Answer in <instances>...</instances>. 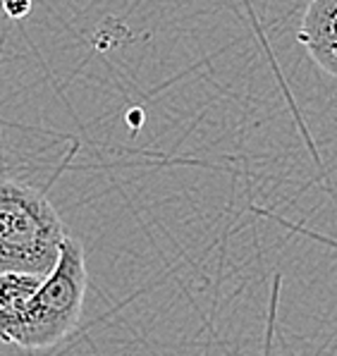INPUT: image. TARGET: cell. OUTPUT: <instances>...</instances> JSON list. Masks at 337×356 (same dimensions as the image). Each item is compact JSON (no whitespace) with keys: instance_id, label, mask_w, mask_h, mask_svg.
I'll use <instances>...</instances> for the list:
<instances>
[{"instance_id":"3957f363","label":"cell","mask_w":337,"mask_h":356,"mask_svg":"<svg viewBox=\"0 0 337 356\" xmlns=\"http://www.w3.org/2000/svg\"><path fill=\"white\" fill-rule=\"evenodd\" d=\"M337 0H309L297 31V41L323 74H337Z\"/></svg>"},{"instance_id":"7a4b0ae2","label":"cell","mask_w":337,"mask_h":356,"mask_svg":"<svg viewBox=\"0 0 337 356\" xmlns=\"http://www.w3.org/2000/svg\"><path fill=\"white\" fill-rule=\"evenodd\" d=\"M67 229L36 187L0 177V273L46 277L53 270Z\"/></svg>"},{"instance_id":"6da1fadb","label":"cell","mask_w":337,"mask_h":356,"mask_svg":"<svg viewBox=\"0 0 337 356\" xmlns=\"http://www.w3.org/2000/svg\"><path fill=\"white\" fill-rule=\"evenodd\" d=\"M86 284L89 270L84 246L67 234L53 270L41 280L24 314L3 332L0 342L22 349H51L60 344L77 327Z\"/></svg>"},{"instance_id":"277c9868","label":"cell","mask_w":337,"mask_h":356,"mask_svg":"<svg viewBox=\"0 0 337 356\" xmlns=\"http://www.w3.org/2000/svg\"><path fill=\"white\" fill-rule=\"evenodd\" d=\"M41 280L43 277L29 273H0V337L24 314Z\"/></svg>"},{"instance_id":"5b68a950","label":"cell","mask_w":337,"mask_h":356,"mask_svg":"<svg viewBox=\"0 0 337 356\" xmlns=\"http://www.w3.org/2000/svg\"><path fill=\"white\" fill-rule=\"evenodd\" d=\"M3 8H5V13H8V17L22 19V17H26V13L31 10V3L29 0H3Z\"/></svg>"}]
</instances>
